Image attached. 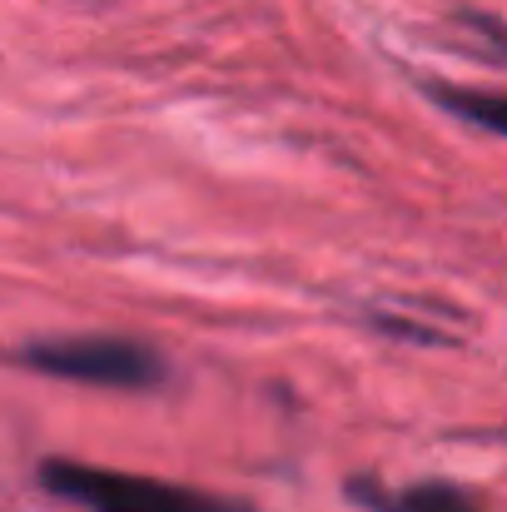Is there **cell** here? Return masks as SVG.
Here are the masks:
<instances>
[{
    "label": "cell",
    "instance_id": "cell-4",
    "mask_svg": "<svg viewBox=\"0 0 507 512\" xmlns=\"http://www.w3.org/2000/svg\"><path fill=\"white\" fill-rule=\"evenodd\" d=\"M428 95L453 110L458 120L488 130V135H507V95L503 90H468V85H428Z\"/></svg>",
    "mask_w": 507,
    "mask_h": 512
},
{
    "label": "cell",
    "instance_id": "cell-1",
    "mask_svg": "<svg viewBox=\"0 0 507 512\" xmlns=\"http://www.w3.org/2000/svg\"><path fill=\"white\" fill-rule=\"evenodd\" d=\"M40 488L60 503H75L80 512H254L239 498H219L204 488L145 478V473L95 468V463H75V458H45Z\"/></svg>",
    "mask_w": 507,
    "mask_h": 512
},
{
    "label": "cell",
    "instance_id": "cell-3",
    "mask_svg": "<svg viewBox=\"0 0 507 512\" xmlns=\"http://www.w3.org/2000/svg\"><path fill=\"white\" fill-rule=\"evenodd\" d=\"M373 512H483L478 498L458 483H443V478H423V483H408V488H393L383 498H373Z\"/></svg>",
    "mask_w": 507,
    "mask_h": 512
},
{
    "label": "cell",
    "instance_id": "cell-2",
    "mask_svg": "<svg viewBox=\"0 0 507 512\" xmlns=\"http://www.w3.org/2000/svg\"><path fill=\"white\" fill-rule=\"evenodd\" d=\"M20 363L45 378L90 383V388H160L165 358L125 334H70V339H35L20 348Z\"/></svg>",
    "mask_w": 507,
    "mask_h": 512
}]
</instances>
